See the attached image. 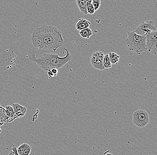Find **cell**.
<instances>
[{"label":"cell","mask_w":157,"mask_h":155,"mask_svg":"<svg viewBox=\"0 0 157 155\" xmlns=\"http://www.w3.org/2000/svg\"><path fill=\"white\" fill-rule=\"evenodd\" d=\"M104 55V53L101 51H97L93 53L90 63L93 68L99 71L105 70L103 64Z\"/></svg>","instance_id":"cell-7"},{"label":"cell","mask_w":157,"mask_h":155,"mask_svg":"<svg viewBox=\"0 0 157 155\" xmlns=\"http://www.w3.org/2000/svg\"><path fill=\"white\" fill-rule=\"evenodd\" d=\"M51 70L53 74L54 77L57 76L58 73V69H57V68H52V69H51Z\"/></svg>","instance_id":"cell-18"},{"label":"cell","mask_w":157,"mask_h":155,"mask_svg":"<svg viewBox=\"0 0 157 155\" xmlns=\"http://www.w3.org/2000/svg\"><path fill=\"white\" fill-rule=\"evenodd\" d=\"M90 24L91 23L90 22L88 21L87 20L84 18H80L75 25V28L77 30L79 31L85 28H88Z\"/></svg>","instance_id":"cell-10"},{"label":"cell","mask_w":157,"mask_h":155,"mask_svg":"<svg viewBox=\"0 0 157 155\" xmlns=\"http://www.w3.org/2000/svg\"><path fill=\"white\" fill-rule=\"evenodd\" d=\"M87 12H88V14L91 15L95 13V10H94L93 5L91 2H88V4H87Z\"/></svg>","instance_id":"cell-17"},{"label":"cell","mask_w":157,"mask_h":155,"mask_svg":"<svg viewBox=\"0 0 157 155\" xmlns=\"http://www.w3.org/2000/svg\"><path fill=\"white\" fill-rule=\"evenodd\" d=\"M8 155H15V154L12 150H11L10 151Z\"/></svg>","instance_id":"cell-21"},{"label":"cell","mask_w":157,"mask_h":155,"mask_svg":"<svg viewBox=\"0 0 157 155\" xmlns=\"http://www.w3.org/2000/svg\"><path fill=\"white\" fill-rule=\"evenodd\" d=\"M109 58L110 61L112 64H117L119 61L120 57L115 53H109L108 54Z\"/></svg>","instance_id":"cell-13"},{"label":"cell","mask_w":157,"mask_h":155,"mask_svg":"<svg viewBox=\"0 0 157 155\" xmlns=\"http://www.w3.org/2000/svg\"><path fill=\"white\" fill-rule=\"evenodd\" d=\"M6 116L7 117H15V118H16L15 116L14 111H13V108L10 105H7L6 106Z\"/></svg>","instance_id":"cell-15"},{"label":"cell","mask_w":157,"mask_h":155,"mask_svg":"<svg viewBox=\"0 0 157 155\" xmlns=\"http://www.w3.org/2000/svg\"><path fill=\"white\" fill-rule=\"evenodd\" d=\"M17 153L19 155H29L31 151V146L28 144L24 143L17 149Z\"/></svg>","instance_id":"cell-9"},{"label":"cell","mask_w":157,"mask_h":155,"mask_svg":"<svg viewBox=\"0 0 157 155\" xmlns=\"http://www.w3.org/2000/svg\"><path fill=\"white\" fill-rule=\"evenodd\" d=\"M12 150L13 153H14L15 155H19L17 153V148L15 147L14 146H13V147Z\"/></svg>","instance_id":"cell-20"},{"label":"cell","mask_w":157,"mask_h":155,"mask_svg":"<svg viewBox=\"0 0 157 155\" xmlns=\"http://www.w3.org/2000/svg\"><path fill=\"white\" fill-rule=\"evenodd\" d=\"M146 37V49L152 55L157 54V31H152L147 35Z\"/></svg>","instance_id":"cell-6"},{"label":"cell","mask_w":157,"mask_h":155,"mask_svg":"<svg viewBox=\"0 0 157 155\" xmlns=\"http://www.w3.org/2000/svg\"><path fill=\"white\" fill-rule=\"evenodd\" d=\"M93 31L92 30L88 28H85V29L79 31V34L80 36L83 38H86V39H89L90 36L93 35Z\"/></svg>","instance_id":"cell-12"},{"label":"cell","mask_w":157,"mask_h":155,"mask_svg":"<svg viewBox=\"0 0 157 155\" xmlns=\"http://www.w3.org/2000/svg\"><path fill=\"white\" fill-rule=\"evenodd\" d=\"M86 1H87L88 2H91L92 0H86Z\"/></svg>","instance_id":"cell-23"},{"label":"cell","mask_w":157,"mask_h":155,"mask_svg":"<svg viewBox=\"0 0 157 155\" xmlns=\"http://www.w3.org/2000/svg\"><path fill=\"white\" fill-rule=\"evenodd\" d=\"M154 31H157V28L152 20L142 22L134 31L136 34L143 36H146Z\"/></svg>","instance_id":"cell-5"},{"label":"cell","mask_w":157,"mask_h":155,"mask_svg":"<svg viewBox=\"0 0 157 155\" xmlns=\"http://www.w3.org/2000/svg\"><path fill=\"white\" fill-rule=\"evenodd\" d=\"M47 74L48 75L49 79L54 77L53 74L51 70H49L48 71H47Z\"/></svg>","instance_id":"cell-19"},{"label":"cell","mask_w":157,"mask_h":155,"mask_svg":"<svg viewBox=\"0 0 157 155\" xmlns=\"http://www.w3.org/2000/svg\"><path fill=\"white\" fill-rule=\"evenodd\" d=\"M2 130H1V128H0V133H2Z\"/></svg>","instance_id":"cell-25"},{"label":"cell","mask_w":157,"mask_h":155,"mask_svg":"<svg viewBox=\"0 0 157 155\" xmlns=\"http://www.w3.org/2000/svg\"><path fill=\"white\" fill-rule=\"evenodd\" d=\"M1 107H2V106H1V104H0V108H1Z\"/></svg>","instance_id":"cell-26"},{"label":"cell","mask_w":157,"mask_h":155,"mask_svg":"<svg viewBox=\"0 0 157 155\" xmlns=\"http://www.w3.org/2000/svg\"><path fill=\"white\" fill-rule=\"evenodd\" d=\"M91 3L93 5L95 11L98 10L101 6V0H92Z\"/></svg>","instance_id":"cell-16"},{"label":"cell","mask_w":157,"mask_h":155,"mask_svg":"<svg viewBox=\"0 0 157 155\" xmlns=\"http://www.w3.org/2000/svg\"><path fill=\"white\" fill-rule=\"evenodd\" d=\"M105 155H113V154L111 153H107Z\"/></svg>","instance_id":"cell-22"},{"label":"cell","mask_w":157,"mask_h":155,"mask_svg":"<svg viewBox=\"0 0 157 155\" xmlns=\"http://www.w3.org/2000/svg\"><path fill=\"white\" fill-rule=\"evenodd\" d=\"M132 122L138 128H143L150 122V117L147 112L143 109H138L133 112Z\"/></svg>","instance_id":"cell-4"},{"label":"cell","mask_w":157,"mask_h":155,"mask_svg":"<svg viewBox=\"0 0 157 155\" xmlns=\"http://www.w3.org/2000/svg\"><path fill=\"white\" fill-rule=\"evenodd\" d=\"M11 106L13 108L15 116L16 118L22 117L25 115V113L27 111L26 108L20 105L19 104L17 103L12 104Z\"/></svg>","instance_id":"cell-8"},{"label":"cell","mask_w":157,"mask_h":155,"mask_svg":"<svg viewBox=\"0 0 157 155\" xmlns=\"http://www.w3.org/2000/svg\"><path fill=\"white\" fill-rule=\"evenodd\" d=\"M146 40V36L136 34L133 31L128 32L125 43L130 51L140 54L147 50Z\"/></svg>","instance_id":"cell-3"},{"label":"cell","mask_w":157,"mask_h":155,"mask_svg":"<svg viewBox=\"0 0 157 155\" xmlns=\"http://www.w3.org/2000/svg\"><path fill=\"white\" fill-rule=\"evenodd\" d=\"M103 64L105 69H109V68L112 67V64L111 63L110 61L108 54H105V55H104Z\"/></svg>","instance_id":"cell-14"},{"label":"cell","mask_w":157,"mask_h":155,"mask_svg":"<svg viewBox=\"0 0 157 155\" xmlns=\"http://www.w3.org/2000/svg\"><path fill=\"white\" fill-rule=\"evenodd\" d=\"M83 1V0H76V2H79V1Z\"/></svg>","instance_id":"cell-24"},{"label":"cell","mask_w":157,"mask_h":155,"mask_svg":"<svg viewBox=\"0 0 157 155\" xmlns=\"http://www.w3.org/2000/svg\"><path fill=\"white\" fill-rule=\"evenodd\" d=\"M76 3H77V6H78L80 12L82 14L84 15H87L88 14V12H87V4H88V2L86 0H83V1H79V2H76Z\"/></svg>","instance_id":"cell-11"},{"label":"cell","mask_w":157,"mask_h":155,"mask_svg":"<svg viewBox=\"0 0 157 155\" xmlns=\"http://www.w3.org/2000/svg\"><path fill=\"white\" fill-rule=\"evenodd\" d=\"M67 54L63 57H59L56 53H44L37 58L35 51H31L28 56L29 61L36 63L37 65L45 71L52 68L60 69L72 60V56L67 49L63 48Z\"/></svg>","instance_id":"cell-2"},{"label":"cell","mask_w":157,"mask_h":155,"mask_svg":"<svg viewBox=\"0 0 157 155\" xmlns=\"http://www.w3.org/2000/svg\"><path fill=\"white\" fill-rule=\"evenodd\" d=\"M30 38L36 49L53 50V53L63 44L60 31L52 26L37 27L32 32Z\"/></svg>","instance_id":"cell-1"}]
</instances>
